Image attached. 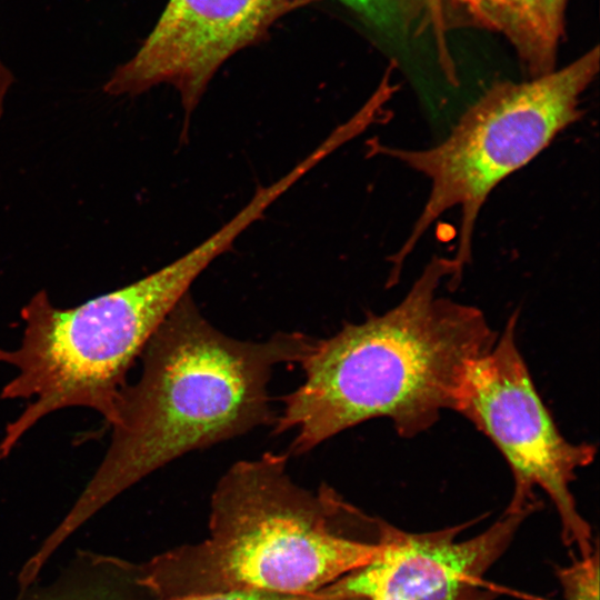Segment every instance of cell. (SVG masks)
Segmentation results:
<instances>
[{
    "label": "cell",
    "instance_id": "1",
    "mask_svg": "<svg viewBox=\"0 0 600 600\" xmlns=\"http://www.w3.org/2000/svg\"><path fill=\"white\" fill-rule=\"evenodd\" d=\"M313 342L301 332H278L263 341L232 338L187 293L144 346L141 376L120 392L101 463L36 558L48 561L100 509L169 462L273 424L272 372L300 362Z\"/></svg>",
    "mask_w": 600,
    "mask_h": 600
},
{
    "label": "cell",
    "instance_id": "2",
    "mask_svg": "<svg viewBox=\"0 0 600 600\" xmlns=\"http://www.w3.org/2000/svg\"><path fill=\"white\" fill-rule=\"evenodd\" d=\"M444 281L458 287L452 257L433 256L397 306L314 339L273 422L276 434L292 433L287 456L376 418L410 439L453 410L467 368L498 333L477 307L440 297Z\"/></svg>",
    "mask_w": 600,
    "mask_h": 600
},
{
    "label": "cell",
    "instance_id": "3",
    "mask_svg": "<svg viewBox=\"0 0 600 600\" xmlns=\"http://www.w3.org/2000/svg\"><path fill=\"white\" fill-rule=\"evenodd\" d=\"M287 454L266 452L232 464L210 500L209 534L140 564L152 600L254 591L317 593L367 563L382 519L328 484H297Z\"/></svg>",
    "mask_w": 600,
    "mask_h": 600
},
{
    "label": "cell",
    "instance_id": "4",
    "mask_svg": "<svg viewBox=\"0 0 600 600\" xmlns=\"http://www.w3.org/2000/svg\"><path fill=\"white\" fill-rule=\"evenodd\" d=\"M239 236L238 227L226 222L161 269L74 308H57L46 290L33 294L21 310L20 343L0 348V363L16 369L0 397L31 400L7 426L0 460L39 420L63 408H89L111 423L132 362L197 278Z\"/></svg>",
    "mask_w": 600,
    "mask_h": 600
},
{
    "label": "cell",
    "instance_id": "5",
    "mask_svg": "<svg viewBox=\"0 0 600 600\" xmlns=\"http://www.w3.org/2000/svg\"><path fill=\"white\" fill-rule=\"evenodd\" d=\"M598 71L596 46L548 74L494 83L433 147L403 149L378 141L371 146L373 153L403 163L430 182L429 196L411 232L389 258V287L398 282L403 262L430 226L457 207L461 219L452 260L460 283L471 261L477 220L489 194L582 117L581 97Z\"/></svg>",
    "mask_w": 600,
    "mask_h": 600
},
{
    "label": "cell",
    "instance_id": "6",
    "mask_svg": "<svg viewBox=\"0 0 600 600\" xmlns=\"http://www.w3.org/2000/svg\"><path fill=\"white\" fill-rule=\"evenodd\" d=\"M514 311L492 348L473 360L460 383L453 410L468 419L500 451L512 478L513 492L504 512L538 509L534 489H541L558 513L561 539L589 556L591 527L579 512L570 484L588 467L597 449L571 442L558 429L542 401L518 348Z\"/></svg>",
    "mask_w": 600,
    "mask_h": 600
},
{
    "label": "cell",
    "instance_id": "7",
    "mask_svg": "<svg viewBox=\"0 0 600 600\" xmlns=\"http://www.w3.org/2000/svg\"><path fill=\"white\" fill-rule=\"evenodd\" d=\"M321 0H169L136 54L117 67L103 90L138 96L159 84L180 97L189 119L221 66L264 39L283 16Z\"/></svg>",
    "mask_w": 600,
    "mask_h": 600
},
{
    "label": "cell",
    "instance_id": "8",
    "mask_svg": "<svg viewBox=\"0 0 600 600\" xmlns=\"http://www.w3.org/2000/svg\"><path fill=\"white\" fill-rule=\"evenodd\" d=\"M533 511L503 512L463 540L457 537L470 523L409 532L382 520L373 557L330 587L360 600H496L484 576Z\"/></svg>",
    "mask_w": 600,
    "mask_h": 600
},
{
    "label": "cell",
    "instance_id": "9",
    "mask_svg": "<svg viewBox=\"0 0 600 600\" xmlns=\"http://www.w3.org/2000/svg\"><path fill=\"white\" fill-rule=\"evenodd\" d=\"M568 0H446L462 21L502 34L529 78L557 69ZM449 24V23H448Z\"/></svg>",
    "mask_w": 600,
    "mask_h": 600
},
{
    "label": "cell",
    "instance_id": "10",
    "mask_svg": "<svg viewBox=\"0 0 600 600\" xmlns=\"http://www.w3.org/2000/svg\"><path fill=\"white\" fill-rule=\"evenodd\" d=\"M16 600H152L140 564L114 556L79 551L50 583L21 589Z\"/></svg>",
    "mask_w": 600,
    "mask_h": 600
},
{
    "label": "cell",
    "instance_id": "11",
    "mask_svg": "<svg viewBox=\"0 0 600 600\" xmlns=\"http://www.w3.org/2000/svg\"><path fill=\"white\" fill-rule=\"evenodd\" d=\"M369 28L391 37L428 26L424 0H340Z\"/></svg>",
    "mask_w": 600,
    "mask_h": 600
},
{
    "label": "cell",
    "instance_id": "12",
    "mask_svg": "<svg viewBox=\"0 0 600 600\" xmlns=\"http://www.w3.org/2000/svg\"><path fill=\"white\" fill-rule=\"evenodd\" d=\"M563 600H599V548L570 566L557 568Z\"/></svg>",
    "mask_w": 600,
    "mask_h": 600
},
{
    "label": "cell",
    "instance_id": "13",
    "mask_svg": "<svg viewBox=\"0 0 600 600\" xmlns=\"http://www.w3.org/2000/svg\"><path fill=\"white\" fill-rule=\"evenodd\" d=\"M427 20L436 42L439 63L443 74L452 84L458 82L456 64L448 46L449 24L447 19L446 0H424Z\"/></svg>",
    "mask_w": 600,
    "mask_h": 600
},
{
    "label": "cell",
    "instance_id": "14",
    "mask_svg": "<svg viewBox=\"0 0 600 600\" xmlns=\"http://www.w3.org/2000/svg\"><path fill=\"white\" fill-rule=\"evenodd\" d=\"M170 600H357L352 597L337 593L329 588L304 596H287L254 591L220 592L209 594L189 596Z\"/></svg>",
    "mask_w": 600,
    "mask_h": 600
},
{
    "label": "cell",
    "instance_id": "15",
    "mask_svg": "<svg viewBox=\"0 0 600 600\" xmlns=\"http://www.w3.org/2000/svg\"><path fill=\"white\" fill-rule=\"evenodd\" d=\"M14 81L12 73L0 60V118L3 113V103L7 92Z\"/></svg>",
    "mask_w": 600,
    "mask_h": 600
}]
</instances>
